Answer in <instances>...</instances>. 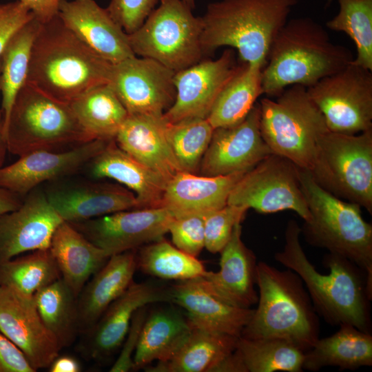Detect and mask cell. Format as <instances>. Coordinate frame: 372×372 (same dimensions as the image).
<instances>
[{
  "instance_id": "6da1fadb",
  "label": "cell",
  "mask_w": 372,
  "mask_h": 372,
  "mask_svg": "<svg viewBox=\"0 0 372 372\" xmlns=\"http://www.w3.org/2000/svg\"><path fill=\"white\" fill-rule=\"evenodd\" d=\"M300 231L295 220L287 222L284 247L275 253V260L300 277L316 311L328 324H349L371 333L372 285L366 272L347 258L328 252L322 264L329 273H319L302 247Z\"/></svg>"
},
{
  "instance_id": "7a4b0ae2",
  "label": "cell",
  "mask_w": 372,
  "mask_h": 372,
  "mask_svg": "<svg viewBox=\"0 0 372 372\" xmlns=\"http://www.w3.org/2000/svg\"><path fill=\"white\" fill-rule=\"evenodd\" d=\"M112 64L92 50L57 16L41 24L34 41L26 83L70 104L109 83Z\"/></svg>"
},
{
  "instance_id": "3957f363",
  "label": "cell",
  "mask_w": 372,
  "mask_h": 372,
  "mask_svg": "<svg viewBox=\"0 0 372 372\" xmlns=\"http://www.w3.org/2000/svg\"><path fill=\"white\" fill-rule=\"evenodd\" d=\"M353 59L347 48L333 43L310 17L288 20L276 35L262 70V93L278 96L292 85L311 87Z\"/></svg>"
},
{
  "instance_id": "277c9868",
  "label": "cell",
  "mask_w": 372,
  "mask_h": 372,
  "mask_svg": "<svg viewBox=\"0 0 372 372\" xmlns=\"http://www.w3.org/2000/svg\"><path fill=\"white\" fill-rule=\"evenodd\" d=\"M256 309L241 335L278 338L306 352L320 338V321L300 277L260 261L256 267Z\"/></svg>"
},
{
  "instance_id": "5b68a950",
  "label": "cell",
  "mask_w": 372,
  "mask_h": 372,
  "mask_svg": "<svg viewBox=\"0 0 372 372\" xmlns=\"http://www.w3.org/2000/svg\"><path fill=\"white\" fill-rule=\"evenodd\" d=\"M298 0H221L208 4L202 18L204 55L227 46L242 63L266 65L271 45Z\"/></svg>"
},
{
  "instance_id": "8992f818",
  "label": "cell",
  "mask_w": 372,
  "mask_h": 372,
  "mask_svg": "<svg viewBox=\"0 0 372 372\" xmlns=\"http://www.w3.org/2000/svg\"><path fill=\"white\" fill-rule=\"evenodd\" d=\"M299 178L311 216L300 234L308 244L354 262L372 285V225L362 218L361 207L322 188L308 171L299 168Z\"/></svg>"
},
{
  "instance_id": "52a82bcc",
  "label": "cell",
  "mask_w": 372,
  "mask_h": 372,
  "mask_svg": "<svg viewBox=\"0 0 372 372\" xmlns=\"http://www.w3.org/2000/svg\"><path fill=\"white\" fill-rule=\"evenodd\" d=\"M4 136L8 151L18 156L37 150H63L92 141L69 104L27 83L16 96Z\"/></svg>"
},
{
  "instance_id": "ba28073f",
  "label": "cell",
  "mask_w": 372,
  "mask_h": 372,
  "mask_svg": "<svg viewBox=\"0 0 372 372\" xmlns=\"http://www.w3.org/2000/svg\"><path fill=\"white\" fill-rule=\"evenodd\" d=\"M259 104L260 133L272 153L310 172L318 141L329 129L307 87L292 85L275 101L267 96Z\"/></svg>"
},
{
  "instance_id": "9c48e42d",
  "label": "cell",
  "mask_w": 372,
  "mask_h": 372,
  "mask_svg": "<svg viewBox=\"0 0 372 372\" xmlns=\"http://www.w3.org/2000/svg\"><path fill=\"white\" fill-rule=\"evenodd\" d=\"M309 172L322 188L371 214L372 129L356 134L324 133Z\"/></svg>"
},
{
  "instance_id": "30bf717a",
  "label": "cell",
  "mask_w": 372,
  "mask_h": 372,
  "mask_svg": "<svg viewBox=\"0 0 372 372\" xmlns=\"http://www.w3.org/2000/svg\"><path fill=\"white\" fill-rule=\"evenodd\" d=\"M143 25L128 34L136 56L154 59L174 72L203 60L201 17L182 0H159Z\"/></svg>"
},
{
  "instance_id": "8fae6325",
  "label": "cell",
  "mask_w": 372,
  "mask_h": 372,
  "mask_svg": "<svg viewBox=\"0 0 372 372\" xmlns=\"http://www.w3.org/2000/svg\"><path fill=\"white\" fill-rule=\"evenodd\" d=\"M329 131L356 134L372 129V73L351 62L307 87Z\"/></svg>"
},
{
  "instance_id": "7c38bea8",
  "label": "cell",
  "mask_w": 372,
  "mask_h": 372,
  "mask_svg": "<svg viewBox=\"0 0 372 372\" xmlns=\"http://www.w3.org/2000/svg\"><path fill=\"white\" fill-rule=\"evenodd\" d=\"M227 204L251 208L260 214L291 210L304 222L311 217L300 186L299 168L274 154L242 176L231 191Z\"/></svg>"
},
{
  "instance_id": "4fadbf2b",
  "label": "cell",
  "mask_w": 372,
  "mask_h": 372,
  "mask_svg": "<svg viewBox=\"0 0 372 372\" xmlns=\"http://www.w3.org/2000/svg\"><path fill=\"white\" fill-rule=\"evenodd\" d=\"M174 72L136 56L112 65L109 85L128 114L163 116L176 97Z\"/></svg>"
},
{
  "instance_id": "5bb4252c",
  "label": "cell",
  "mask_w": 372,
  "mask_h": 372,
  "mask_svg": "<svg viewBox=\"0 0 372 372\" xmlns=\"http://www.w3.org/2000/svg\"><path fill=\"white\" fill-rule=\"evenodd\" d=\"M173 217L167 209L158 207L70 223L110 257L163 238Z\"/></svg>"
},
{
  "instance_id": "9a60e30c",
  "label": "cell",
  "mask_w": 372,
  "mask_h": 372,
  "mask_svg": "<svg viewBox=\"0 0 372 372\" xmlns=\"http://www.w3.org/2000/svg\"><path fill=\"white\" fill-rule=\"evenodd\" d=\"M238 66L233 50L227 48L217 59H203L176 72V97L163 114L164 120L174 123L188 118H207L216 98Z\"/></svg>"
},
{
  "instance_id": "2e32d148",
  "label": "cell",
  "mask_w": 372,
  "mask_h": 372,
  "mask_svg": "<svg viewBox=\"0 0 372 372\" xmlns=\"http://www.w3.org/2000/svg\"><path fill=\"white\" fill-rule=\"evenodd\" d=\"M260 116V104L256 103L240 123L214 129L200 164L201 175L247 172L273 154L262 137Z\"/></svg>"
},
{
  "instance_id": "e0dca14e",
  "label": "cell",
  "mask_w": 372,
  "mask_h": 372,
  "mask_svg": "<svg viewBox=\"0 0 372 372\" xmlns=\"http://www.w3.org/2000/svg\"><path fill=\"white\" fill-rule=\"evenodd\" d=\"M0 331L25 355L32 368H49L61 349L43 324L34 296L0 285Z\"/></svg>"
},
{
  "instance_id": "ac0fdd59",
  "label": "cell",
  "mask_w": 372,
  "mask_h": 372,
  "mask_svg": "<svg viewBox=\"0 0 372 372\" xmlns=\"http://www.w3.org/2000/svg\"><path fill=\"white\" fill-rule=\"evenodd\" d=\"M156 302H172L169 287L133 281L85 333L87 338L83 345L84 353L96 361L112 356L121 348L136 311Z\"/></svg>"
},
{
  "instance_id": "d6986e66",
  "label": "cell",
  "mask_w": 372,
  "mask_h": 372,
  "mask_svg": "<svg viewBox=\"0 0 372 372\" xmlns=\"http://www.w3.org/2000/svg\"><path fill=\"white\" fill-rule=\"evenodd\" d=\"M109 141L96 139L65 150L27 153L0 168V187L25 195L45 181L75 172L89 163Z\"/></svg>"
},
{
  "instance_id": "ffe728a7",
  "label": "cell",
  "mask_w": 372,
  "mask_h": 372,
  "mask_svg": "<svg viewBox=\"0 0 372 372\" xmlns=\"http://www.w3.org/2000/svg\"><path fill=\"white\" fill-rule=\"evenodd\" d=\"M63 221L45 193L32 192L17 209L0 216V262L24 252L49 249Z\"/></svg>"
},
{
  "instance_id": "44dd1931",
  "label": "cell",
  "mask_w": 372,
  "mask_h": 372,
  "mask_svg": "<svg viewBox=\"0 0 372 372\" xmlns=\"http://www.w3.org/2000/svg\"><path fill=\"white\" fill-rule=\"evenodd\" d=\"M242 225L238 223L231 238L220 252V269L196 278L202 287L230 305L248 309L257 304L256 257L242 240Z\"/></svg>"
},
{
  "instance_id": "7402d4cb",
  "label": "cell",
  "mask_w": 372,
  "mask_h": 372,
  "mask_svg": "<svg viewBox=\"0 0 372 372\" xmlns=\"http://www.w3.org/2000/svg\"><path fill=\"white\" fill-rule=\"evenodd\" d=\"M58 17L79 39L111 64L136 56L128 34L94 0H61Z\"/></svg>"
},
{
  "instance_id": "603a6c76",
  "label": "cell",
  "mask_w": 372,
  "mask_h": 372,
  "mask_svg": "<svg viewBox=\"0 0 372 372\" xmlns=\"http://www.w3.org/2000/svg\"><path fill=\"white\" fill-rule=\"evenodd\" d=\"M45 194L56 211L68 223L139 209L137 198L132 191L108 183H85L62 186Z\"/></svg>"
},
{
  "instance_id": "cb8c5ba5",
  "label": "cell",
  "mask_w": 372,
  "mask_h": 372,
  "mask_svg": "<svg viewBox=\"0 0 372 372\" xmlns=\"http://www.w3.org/2000/svg\"><path fill=\"white\" fill-rule=\"evenodd\" d=\"M172 302L187 311L192 327L240 337L254 309L236 307L224 302L204 289L196 278L170 287Z\"/></svg>"
},
{
  "instance_id": "d4e9b609",
  "label": "cell",
  "mask_w": 372,
  "mask_h": 372,
  "mask_svg": "<svg viewBox=\"0 0 372 372\" xmlns=\"http://www.w3.org/2000/svg\"><path fill=\"white\" fill-rule=\"evenodd\" d=\"M114 141L123 151L167 181L182 171L169 144L163 116L128 114Z\"/></svg>"
},
{
  "instance_id": "484cf974",
  "label": "cell",
  "mask_w": 372,
  "mask_h": 372,
  "mask_svg": "<svg viewBox=\"0 0 372 372\" xmlns=\"http://www.w3.org/2000/svg\"><path fill=\"white\" fill-rule=\"evenodd\" d=\"M247 172L225 176H198L181 171L165 184L161 207L174 216L208 213L223 207L235 185Z\"/></svg>"
},
{
  "instance_id": "4316f807",
  "label": "cell",
  "mask_w": 372,
  "mask_h": 372,
  "mask_svg": "<svg viewBox=\"0 0 372 372\" xmlns=\"http://www.w3.org/2000/svg\"><path fill=\"white\" fill-rule=\"evenodd\" d=\"M137 269L134 250L112 255L87 282L77 298L79 333H85L132 284Z\"/></svg>"
},
{
  "instance_id": "83f0119b",
  "label": "cell",
  "mask_w": 372,
  "mask_h": 372,
  "mask_svg": "<svg viewBox=\"0 0 372 372\" xmlns=\"http://www.w3.org/2000/svg\"><path fill=\"white\" fill-rule=\"evenodd\" d=\"M95 178H109L136 196L139 209L161 207L167 180L120 148L114 140L90 162Z\"/></svg>"
},
{
  "instance_id": "f1b7e54d",
  "label": "cell",
  "mask_w": 372,
  "mask_h": 372,
  "mask_svg": "<svg viewBox=\"0 0 372 372\" xmlns=\"http://www.w3.org/2000/svg\"><path fill=\"white\" fill-rule=\"evenodd\" d=\"M304 352L278 338L238 337L235 349L214 368V372H302Z\"/></svg>"
},
{
  "instance_id": "f546056e",
  "label": "cell",
  "mask_w": 372,
  "mask_h": 372,
  "mask_svg": "<svg viewBox=\"0 0 372 372\" xmlns=\"http://www.w3.org/2000/svg\"><path fill=\"white\" fill-rule=\"evenodd\" d=\"M49 249L61 278L77 297L87 282L109 258L102 249L66 221L55 230Z\"/></svg>"
},
{
  "instance_id": "4dcf8cb0",
  "label": "cell",
  "mask_w": 372,
  "mask_h": 372,
  "mask_svg": "<svg viewBox=\"0 0 372 372\" xmlns=\"http://www.w3.org/2000/svg\"><path fill=\"white\" fill-rule=\"evenodd\" d=\"M372 365V335L343 324L335 333L320 338L304 352L303 370L317 371L325 366L355 370Z\"/></svg>"
},
{
  "instance_id": "1f68e13d",
  "label": "cell",
  "mask_w": 372,
  "mask_h": 372,
  "mask_svg": "<svg viewBox=\"0 0 372 372\" xmlns=\"http://www.w3.org/2000/svg\"><path fill=\"white\" fill-rule=\"evenodd\" d=\"M192 327L187 318L173 309L147 314L133 357V370L143 369L153 362L171 358L187 340Z\"/></svg>"
},
{
  "instance_id": "d6a6232c",
  "label": "cell",
  "mask_w": 372,
  "mask_h": 372,
  "mask_svg": "<svg viewBox=\"0 0 372 372\" xmlns=\"http://www.w3.org/2000/svg\"><path fill=\"white\" fill-rule=\"evenodd\" d=\"M238 338L192 327L189 335L171 358L143 369L147 372H212L235 349Z\"/></svg>"
},
{
  "instance_id": "836d02e7",
  "label": "cell",
  "mask_w": 372,
  "mask_h": 372,
  "mask_svg": "<svg viewBox=\"0 0 372 372\" xmlns=\"http://www.w3.org/2000/svg\"><path fill=\"white\" fill-rule=\"evenodd\" d=\"M262 70L242 63L223 88L207 118L214 129L235 125L245 119L263 94Z\"/></svg>"
},
{
  "instance_id": "e575fe53",
  "label": "cell",
  "mask_w": 372,
  "mask_h": 372,
  "mask_svg": "<svg viewBox=\"0 0 372 372\" xmlns=\"http://www.w3.org/2000/svg\"><path fill=\"white\" fill-rule=\"evenodd\" d=\"M69 105L92 140H114L128 116L109 83L90 90Z\"/></svg>"
},
{
  "instance_id": "d590c367",
  "label": "cell",
  "mask_w": 372,
  "mask_h": 372,
  "mask_svg": "<svg viewBox=\"0 0 372 372\" xmlns=\"http://www.w3.org/2000/svg\"><path fill=\"white\" fill-rule=\"evenodd\" d=\"M41 25L34 17L25 23L11 37L0 56L3 133L16 96L26 83L32 45Z\"/></svg>"
},
{
  "instance_id": "8d00e7d4",
  "label": "cell",
  "mask_w": 372,
  "mask_h": 372,
  "mask_svg": "<svg viewBox=\"0 0 372 372\" xmlns=\"http://www.w3.org/2000/svg\"><path fill=\"white\" fill-rule=\"evenodd\" d=\"M77 298L61 278L34 295L38 313L61 349L70 346L79 333Z\"/></svg>"
},
{
  "instance_id": "74e56055",
  "label": "cell",
  "mask_w": 372,
  "mask_h": 372,
  "mask_svg": "<svg viewBox=\"0 0 372 372\" xmlns=\"http://www.w3.org/2000/svg\"><path fill=\"white\" fill-rule=\"evenodd\" d=\"M136 265L145 274L180 281L203 277L207 271L198 258L181 251L163 238L143 245L136 255Z\"/></svg>"
},
{
  "instance_id": "f35d334b",
  "label": "cell",
  "mask_w": 372,
  "mask_h": 372,
  "mask_svg": "<svg viewBox=\"0 0 372 372\" xmlns=\"http://www.w3.org/2000/svg\"><path fill=\"white\" fill-rule=\"evenodd\" d=\"M59 278V269L49 249L0 262V285L28 297Z\"/></svg>"
},
{
  "instance_id": "ab89813d",
  "label": "cell",
  "mask_w": 372,
  "mask_h": 372,
  "mask_svg": "<svg viewBox=\"0 0 372 372\" xmlns=\"http://www.w3.org/2000/svg\"><path fill=\"white\" fill-rule=\"evenodd\" d=\"M339 11L329 20V30L346 33L354 42L352 63L372 71V0H338Z\"/></svg>"
},
{
  "instance_id": "60d3db41",
  "label": "cell",
  "mask_w": 372,
  "mask_h": 372,
  "mask_svg": "<svg viewBox=\"0 0 372 372\" xmlns=\"http://www.w3.org/2000/svg\"><path fill=\"white\" fill-rule=\"evenodd\" d=\"M214 130L207 118L166 122L167 138L182 171L194 174L199 169Z\"/></svg>"
},
{
  "instance_id": "b9f144b4",
  "label": "cell",
  "mask_w": 372,
  "mask_h": 372,
  "mask_svg": "<svg viewBox=\"0 0 372 372\" xmlns=\"http://www.w3.org/2000/svg\"><path fill=\"white\" fill-rule=\"evenodd\" d=\"M247 210L227 204L208 212L205 219V248L212 254L220 253L231 238L235 225L242 223Z\"/></svg>"
},
{
  "instance_id": "7bdbcfd3",
  "label": "cell",
  "mask_w": 372,
  "mask_h": 372,
  "mask_svg": "<svg viewBox=\"0 0 372 372\" xmlns=\"http://www.w3.org/2000/svg\"><path fill=\"white\" fill-rule=\"evenodd\" d=\"M207 213H189L174 216L168 228L173 245L198 258L205 248V219Z\"/></svg>"
},
{
  "instance_id": "ee69618b",
  "label": "cell",
  "mask_w": 372,
  "mask_h": 372,
  "mask_svg": "<svg viewBox=\"0 0 372 372\" xmlns=\"http://www.w3.org/2000/svg\"><path fill=\"white\" fill-rule=\"evenodd\" d=\"M159 0H111L106 8L111 17L127 34L137 30Z\"/></svg>"
},
{
  "instance_id": "f6af8a7d",
  "label": "cell",
  "mask_w": 372,
  "mask_h": 372,
  "mask_svg": "<svg viewBox=\"0 0 372 372\" xmlns=\"http://www.w3.org/2000/svg\"><path fill=\"white\" fill-rule=\"evenodd\" d=\"M145 307L138 309L134 313L127 333L120 348V353L110 368V372H127L133 370L134 354L147 316Z\"/></svg>"
},
{
  "instance_id": "bcb514c9",
  "label": "cell",
  "mask_w": 372,
  "mask_h": 372,
  "mask_svg": "<svg viewBox=\"0 0 372 372\" xmlns=\"http://www.w3.org/2000/svg\"><path fill=\"white\" fill-rule=\"evenodd\" d=\"M32 18V13L17 0L0 4V56L11 37Z\"/></svg>"
},
{
  "instance_id": "7dc6e473",
  "label": "cell",
  "mask_w": 372,
  "mask_h": 372,
  "mask_svg": "<svg viewBox=\"0 0 372 372\" xmlns=\"http://www.w3.org/2000/svg\"><path fill=\"white\" fill-rule=\"evenodd\" d=\"M23 352L0 331V372H35Z\"/></svg>"
},
{
  "instance_id": "c3c4849f",
  "label": "cell",
  "mask_w": 372,
  "mask_h": 372,
  "mask_svg": "<svg viewBox=\"0 0 372 372\" xmlns=\"http://www.w3.org/2000/svg\"><path fill=\"white\" fill-rule=\"evenodd\" d=\"M23 4L40 23H46L58 16L61 0H17Z\"/></svg>"
},
{
  "instance_id": "681fc988",
  "label": "cell",
  "mask_w": 372,
  "mask_h": 372,
  "mask_svg": "<svg viewBox=\"0 0 372 372\" xmlns=\"http://www.w3.org/2000/svg\"><path fill=\"white\" fill-rule=\"evenodd\" d=\"M50 372H79L81 364L78 360L70 355L57 356L49 366Z\"/></svg>"
},
{
  "instance_id": "f907efd6",
  "label": "cell",
  "mask_w": 372,
  "mask_h": 372,
  "mask_svg": "<svg viewBox=\"0 0 372 372\" xmlns=\"http://www.w3.org/2000/svg\"><path fill=\"white\" fill-rule=\"evenodd\" d=\"M20 196L0 187V216L19 207L23 202Z\"/></svg>"
},
{
  "instance_id": "816d5d0a",
  "label": "cell",
  "mask_w": 372,
  "mask_h": 372,
  "mask_svg": "<svg viewBox=\"0 0 372 372\" xmlns=\"http://www.w3.org/2000/svg\"><path fill=\"white\" fill-rule=\"evenodd\" d=\"M7 152L8 147L3 133V116L0 108V168L3 165Z\"/></svg>"
},
{
  "instance_id": "f5cc1de1",
  "label": "cell",
  "mask_w": 372,
  "mask_h": 372,
  "mask_svg": "<svg viewBox=\"0 0 372 372\" xmlns=\"http://www.w3.org/2000/svg\"><path fill=\"white\" fill-rule=\"evenodd\" d=\"M184 3H185L189 7H190L192 9H194L195 7V1L194 0H182Z\"/></svg>"
},
{
  "instance_id": "db71d44e",
  "label": "cell",
  "mask_w": 372,
  "mask_h": 372,
  "mask_svg": "<svg viewBox=\"0 0 372 372\" xmlns=\"http://www.w3.org/2000/svg\"><path fill=\"white\" fill-rule=\"evenodd\" d=\"M333 0H327V3L330 5L332 3Z\"/></svg>"
},
{
  "instance_id": "11a10c76",
  "label": "cell",
  "mask_w": 372,
  "mask_h": 372,
  "mask_svg": "<svg viewBox=\"0 0 372 372\" xmlns=\"http://www.w3.org/2000/svg\"><path fill=\"white\" fill-rule=\"evenodd\" d=\"M0 77H1V60H0ZM0 92H1V86H0Z\"/></svg>"
}]
</instances>
